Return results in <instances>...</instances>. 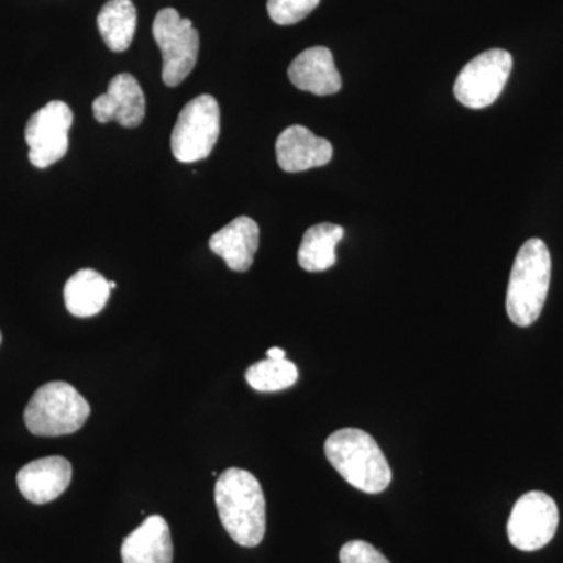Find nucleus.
Instances as JSON below:
<instances>
[{
	"label": "nucleus",
	"instance_id": "obj_6",
	"mask_svg": "<svg viewBox=\"0 0 563 563\" xmlns=\"http://www.w3.org/2000/svg\"><path fill=\"white\" fill-rule=\"evenodd\" d=\"M221 131L217 99L198 96L181 109L172 135V151L180 163L201 162L209 157Z\"/></svg>",
	"mask_w": 563,
	"mask_h": 563
},
{
	"label": "nucleus",
	"instance_id": "obj_16",
	"mask_svg": "<svg viewBox=\"0 0 563 563\" xmlns=\"http://www.w3.org/2000/svg\"><path fill=\"white\" fill-rule=\"evenodd\" d=\"M110 291V282L102 274L95 269H80L66 282V309L77 318L95 317L109 302Z\"/></svg>",
	"mask_w": 563,
	"mask_h": 563
},
{
	"label": "nucleus",
	"instance_id": "obj_13",
	"mask_svg": "<svg viewBox=\"0 0 563 563\" xmlns=\"http://www.w3.org/2000/svg\"><path fill=\"white\" fill-rule=\"evenodd\" d=\"M288 79L298 90L331 96L342 90V77L328 47H310L298 55L288 68Z\"/></svg>",
	"mask_w": 563,
	"mask_h": 563
},
{
	"label": "nucleus",
	"instance_id": "obj_14",
	"mask_svg": "<svg viewBox=\"0 0 563 563\" xmlns=\"http://www.w3.org/2000/svg\"><path fill=\"white\" fill-rule=\"evenodd\" d=\"M261 242L257 222L250 217H239L213 233L210 250L220 255L232 272L244 273L254 263L255 252Z\"/></svg>",
	"mask_w": 563,
	"mask_h": 563
},
{
	"label": "nucleus",
	"instance_id": "obj_20",
	"mask_svg": "<svg viewBox=\"0 0 563 563\" xmlns=\"http://www.w3.org/2000/svg\"><path fill=\"white\" fill-rule=\"evenodd\" d=\"M321 0H268V14L276 24L292 25L306 20Z\"/></svg>",
	"mask_w": 563,
	"mask_h": 563
},
{
	"label": "nucleus",
	"instance_id": "obj_15",
	"mask_svg": "<svg viewBox=\"0 0 563 563\" xmlns=\"http://www.w3.org/2000/svg\"><path fill=\"white\" fill-rule=\"evenodd\" d=\"M122 563H173L172 531L161 515H151L121 547Z\"/></svg>",
	"mask_w": 563,
	"mask_h": 563
},
{
	"label": "nucleus",
	"instance_id": "obj_5",
	"mask_svg": "<svg viewBox=\"0 0 563 563\" xmlns=\"http://www.w3.org/2000/svg\"><path fill=\"white\" fill-rule=\"evenodd\" d=\"M152 35L161 47L162 77L168 87H177L190 76L199 57V32L190 20L180 18L179 11H158L152 25Z\"/></svg>",
	"mask_w": 563,
	"mask_h": 563
},
{
	"label": "nucleus",
	"instance_id": "obj_3",
	"mask_svg": "<svg viewBox=\"0 0 563 563\" xmlns=\"http://www.w3.org/2000/svg\"><path fill=\"white\" fill-rule=\"evenodd\" d=\"M550 282V250L540 239L528 240L518 251L507 287L506 309L514 324L528 328L539 320Z\"/></svg>",
	"mask_w": 563,
	"mask_h": 563
},
{
	"label": "nucleus",
	"instance_id": "obj_1",
	"mask_svg": "<svg viewBox=\"0 0 563 563\" xmlns=\"http://www.w3.org/2000/svg\"><path fill=\"white\" fill-rule=\"evenodd\" d=\"M220 520L233 542L244 548L261 544L266 531V503L257 477L242 468H229L214 485Z\"/></svg>",
	"mask_w": 563,
	"mask_h": 563
},
{
	"label": "nucleus",
	"instance_id": "obj_4",
	"mask_svg": "<svg viewBox=\"0 0 563 563\" xmlns=\"http://www.w3.org/2000/svg\"><path fill=\"white\" fill-rule=\"evenodd\" d=\"M90 412V404L73 385L49 383L32 396L25 407L24 421L33 435H69L79 431Z\"/></svg>",
	"mask_w": 563,
	"mask_h": 563
},
{
	"label": "nucleus",
	"instance_id": "obj_11",
	"mask_svg": "<svg viewBox=\"0 0 563 563\" xmlns=\"http://www.w3.org/2000/svg\"><path fill=\"white\" fill-rule=\"evenodd\" d=\"M277 163L285 173L320 168L332 161L333 147L303 125H291L276 141Z\"/></svg>",
	"mask_w": 563,
	"mask_h": 563
},
{
	"label": "nucleus",
	"instance_id": "obj_23",
	"mask_svg": "<svg viewBox=\"0 0 563 563\" xmlns=\"http://www.w3.org/2000/svg\"><path fill=\"white\" fill-rule=\"evenodd\" d=\"M0 342H2V333H0Z\"/></svg>",
	"mask_w": 563,
	"mask_h": 563
},
{
	"label": "nucleus",
	"instance_id": "obj_18",
	"mask_svg": "<svg viewBox=\"0 0 563 563\" xmlns=\"http://www.w3.org/2000/svg\"><path fill=\"white\" fill-rule=\"evenodd\" d=\"M136 9L132 0H110L98 16V27L107 47L124 52L131 47L136 32Z\"/></svg>",
	"mask_w": 563,
	"mask_h": 563
},
{
	"label": "nucleus",
	"instance_id": "obj_10",
	"mask_svg": "<svg viewBox=\"0 0 563 563\" xmlns=\"http://www.w3.org/2000/svg\"><path fill=\"white\" fill-rule=\"evenodd\" d=\"M96 121L120 122L122 128H139L146 114V98L139 80L131 74H118L110 80L109 90L92 102Z\"/></svg>",
	"mask_w": 563,
	"mask_h": 563
},
{
	"label": "nucleus",
	"instance_id": "obj_2",
	"mask_svg": "<svg viewBox=\"0 0 563 563\" xmlns=\"http://www.w3.org/2000/svg\"><path fill=\"white\" fill-rule=\"evenodd\" d=\"M325 457L340 476L369 495L391 484V468L383 450L368 432L346 428L333 432L324 443Z\"/></svg>",
	"mask_w": 563,
	"mask_h": 563
},
{
	"label": "nucleus",
	"instance_id": "obj_8",
	"mask_svg": "<svg viewBox=\"0 0 563 563\" xmlns=\"http://www.w3.org/2000/svg\"><path fill=\"white\" fill-rule=\"evenodd\" d=\"M559 526L558 504L543 492H529L515 503L507 536L520 551H537L554 539Z\"/></svg>",
	"mask_w": 563,
	"mask_h": 563
},
{
	"label": "nucleus",
	"instance_id": "obj_9",
	"mask_svg": "<svg viewBox=\"0 0 563 563\" xmlns=\"http://www.w3.org/2000/svg\"><path fill=\"white\" fill-rule=\"evenodd\" d=\"M73 121V111L62 101H52L33 114L25 125L29 158L33 166L49 168L65 157Z\"/></svg>",
	"mask_w": 563,
	"mask_h": 563
},
{
	"label": "nucleus",
	"instance_id": "obj_22",
	"mask_svg": "<svg viewBox=\"0 0 563 563\" xmlns=\"http://www.w3.org/2000/svg\"><path fill=\"white\" fill-rule=\"evenodd\" d=\"M268 358H273V361H284L285 351L280 350V347H272V350L268 351Z\"/></svg>",
	"mask_w": 563,
	"mask_h": 563
},
{
	"label": "nucleus",
	"instance_id": "obj_19",
	"mask_svg": "<svg viewBox=\"0 0 563 563\" xmlns=\"http://www.w3.org/2000/svg\"><path fill=\"white\" fill-rule=\"evenodd\" d=\"M299 372L295 363L287 361H266L254 363L246 372L247 384L254 390L263 393L280 391L298 383Z\"/></svg>",
	"mask_w": 563,
	"mask_h": 563
},
{
	"label": "nucleus",
	"instance_id": "obj_12",
	"mask_svg": "<svg viewBox=\"0 0 563 563\" xmlns=\"http://www.w3.org/2000/svg\"><path fill=\"white\" fill-rule=\"evenodd\" d=\"M70 479H73V466L60 455L27 463L22 466L16 477L22 496L33 504L54 501L66 492Z\"/></svg>",
	"mask_w": 563,
	"mask_h": 563
},
{
	"label": "nucleus",
	"instance_id": "obj_21",
	"mask_svg": "<svg viewBox=\"0 0 563 563\" xmlns=\"http://www.w3.org/2000/svg\"><path fill=\"white\" fill-rule=\"evenodd\" d=\"M340 562L342 563H391L372 543L363 540H351L343 544L340 550Z\"/></svg>",
	"mask_w": 563,
	"mask_h": 563
},
{
	"label": "nucleus",
	"instance_id": "obj_7",
	"mask_svg": "<svg viewBox=\"0 0 563 563\" xmlns=\"http://www.w3.org/2000/svg\"><path fill=\"white\" fill-rule=\"evenodd\" d=\"M512 66V55L507 51L490 49L477 55L459 74L455 99L473 110L490 107L501 96Z\"/></svg>",
	"mask_w": 563,
	"mask_h": 563
},
{
	"label": "nucleus",
	"instance_id": "obj_17",
	"mask_svg": "<svg viewBox=\"0 0 563 563\" xmlns=\"http://www.w3.org/2000/svg\"><path fill=\"white\" fill-rule=\"evenodd\" d=\"M344 229L332 222H321L303 233L298 262L309 273H321L336 263V244L342 242Z\"/></svg>",
	"mask_w": 563,
	"mask_h": 563
}]
</instances>
